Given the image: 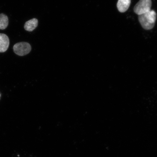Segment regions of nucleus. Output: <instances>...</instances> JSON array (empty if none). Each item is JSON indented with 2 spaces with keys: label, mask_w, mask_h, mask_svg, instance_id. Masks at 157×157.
<instances>
[{
  "label": "nucleus",
  "mask_w": 157,
  "mask_h": 157,
  "mask_svg": "<svg viewBox=\"0 0 157 157\" xmlns=\"http://www.w3.org/2000/svg\"><path fill=\"white\" fill-rule=\"evenodd\" d=\"M151 0H140L134 7V12L138 15L148 12L151 10Z\"/></svg>",
  "instance_id": "nucleus-2"
},
{
  "label": "nucleus",
  "mask_w": 157,
  "mask_h": 157,
  "mask_svg": "<svg viewBox=\"0 0 157 157\" xmlns=\"http://www.w3.org/2000/svg\"><path fill=\"white\" fill-rule=\"evenodd\" d=\"M157 14L154 10L139 15V21L143 28L146 30L152 29L155 26Z\"/></svg>",
  "instance_id": "nucleus-1"
},
{
  "label": "nucleus",
  "mask_w": 157,
  "mask_h": 157,
  "mask_svg": "<svg viewBox=\"0 0 157 157\" xmlns=\"http://www.w3.org/2000/svg\"><path fill=\"white\" fill-rule=\"evenodd\" d=\"M9 23L8 17L7 15L2 13L0 14V29H5L8 26Z\"/></svg>",
  "instance_id": "nucleus-7"
},
{
  "label": "nucleus",
  "mask_w": 157,
  "mask_h": 157,
  "mask_svg": "<svg viewBox=\"0 0 157 157\" xmlns=\"http://www.w3.org/2000/svg\"><path fill=\"white\" fill-rule=\"evenodd\" d=\"M131 0H118L117 7L121 13H124L128 9L131 5Z\"/></svg>",
  "instance_id": "nucleus-5"
},
{
  "label": "nucleus",
  "mask_w": 157,
  "mask_h": 157,
  "mask_svg": "<svg viewBox=\"0 0 157 157\" xmlns=\"http://www.w3.org/2000/svg\"><path fill=\"white\" fill-rule=\"evenodd\" d=\"M38 25V19L33 18L25 22L24 25V28L25 30L29 32H32L36 28Z\"/></svg>",
  "instance_id": "nucleus-6"
},
{
  "label": "nucleus",
  "mask_w": 157,
  "mask_h": 157,
  "mask_svg": "<svg viewBox=\"0 0 157 157\" xmlns=\"http://www.w3.org/2000/svg\"><path fill=\"white\" fill-rule=\"evenodd\" d=\"M10 44L9 39L6 35L0 33V52H6Z\"/></svg>",
  "instance_id": "nucleus-4"
},
{
  "label": "nucleus",
  "mask_w": 157,
  "mask_h": 157,
  "mask_svg": "<svg viewBox=\"0 0 157 157\" xmlns=\"http://www.w3.org/2000/svg\"><path fill=\"white\" fill-rule=\"evenodd\" d=\"M31 47L30 44L26 42H21L15 44L13 47V52L17 56H23L30 52Z\"/></svg>",
  "instance_id": "nucleus-3"
}]
</instances>
